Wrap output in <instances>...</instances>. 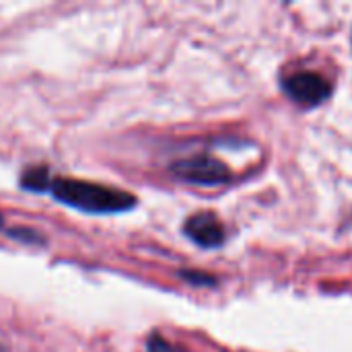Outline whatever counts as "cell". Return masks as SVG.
Wrapping results in <instances>:
<instances>
[{
	"instance_id": "obj_6",
	"label": "cell",
	"mask_w": 352,
	"mask_h": 352,
	"mask_svg": "<svg viewBox=\"0 0 352 352\" xmlns=\"http://www.w3.org/2000/svg\"><path fill=\"white\" fill-rule=\"evenodd\" d=\"M148 352H184L179 351L177 346H173L171 342H167V340H163L161 336H153L151 340H148Z\"/></svg>"
},
{
	"instance_id": "obj_2",
	"label": "cell",
	"mask_w": 352,
	"mask_h": 352,
	"mask_svg": "<svg viewBox=\"0 0 352 352\" xmlns=\"http://www.w3.org/2000/svg\"><path fill=\"white\" fill-rule=\"evenodd\" d=\"M171 173L175 177H179L182 182L198 184V186H221L231 179L229 167L225 163H221L219 159H212L206 155L177 161L171 167Z\"/></svg>"
},
{
	"instance_id": "obj_1",
	"label": "cell",
	"mask_w": 352,
	"mask_h": 352,
	"mask_svg": "<svg viewBox=\"0 0 352 352\" xmlns=\"http://www.w3.org/2000/svg\"><path fill=\"white\" fill-rule=\"evenodd\" d=\"M50 190L58 202L93 214H113L136 206L134 196L126 192L78 179H56Z\"/></svg>"
},
{
	"instance_id": "obj_5",
	"label": "cell",
	"mask_w": 352,
	"mask_h": 352,
	"mask_svg": "<svg viewBox=\"0 0 352 352\" xmlns=\"http://www.w3.org/2000/svg\"><path fill=\"white\" fill-rule=\"evenodd\" d=\"M23 188L27 190H35V192H41V190H50L52 184H50V175L43 167H37V169H29L25 175H23Z\"/></svg>"
},
{
	"instance_id": "obj_3",
	"label": "cell",
	"mask_w": 352,
	"mask_h": 352,
	"mask_svg": "<svg viewBox=\"0 0 352 352\" xmlns=\"http://www.w3.org/2000/svg\"><path fill=\"white\" fill-rule=\"evenodd\" d=\"M287 95L301 105H320L332 95V85L316 72H297L285 80Z\"/></svg>"
},
{
	"instance_id": "obj_7",
	"label": "cell",
	"mask_w": 352,
	"mask_h": 352,
	"mask_svg": "<svg viewBox=\"0 0 352 352\" xmlns=\"http://www.w3.org/2000/svg\"><path fill=\"white\" fill-rule=\"evenodd\" d=\"M182 276H184L188 283H194V285H212V283H214L212 276L198 274V272H182Z\"/></svg>"
},
{
	"instance_id": "obj_4",
	"label": "cell",
	"mask_w": 352,
	"mask_h": 352,
	"mask_svg": "<svg viewBox=\"0 0 352 352\" xmlns=\"http://www.w3.org/2000/svg\"><path fill=\"white\" fill-rule=\"evenodd\" d=\"M186 235L200 248H219L225 241V229L212 212H200L186 221Z\"/></svg>"
},
{
	"instance_id": "obj_8",
	"label": "cell",
	"mask_w": 352,
	"mask_h": 352,
	"mask_svg": "<svg viewBox=\"0 0 352 352\" xmlns=\"http://www.w3.org/2000/svg\"><path fill=\"white\" fill-rule=\"evenodd\" d=\"M0 225H2V217H0Z\"/></svg>"
}]
</instances>
